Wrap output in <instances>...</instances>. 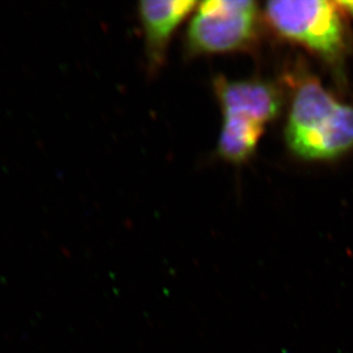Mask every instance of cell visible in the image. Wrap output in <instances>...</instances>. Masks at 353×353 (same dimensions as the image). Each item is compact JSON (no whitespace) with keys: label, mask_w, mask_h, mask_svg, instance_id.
<instances>
[{"label":"cell","mask_w":353,"mask_h":353,"mask_svg":"<svg viewBox=\"0 0 353 353\" xmlns=\"http://www.w3.org/2000/svg\"><path fill=\"white\" fill-rule=\"evenodd\" d=\"M264 127V123L246 116L223 114V126L217 148L219 154L234 163L245 161L256 149Z\"/></svg>","instance_id":"8992f818"},{"label":"cell","mask_w":353,"mask_h":353,"mask_svg":"<svg viewBox=\"0 0 353 353\" xmlns=\"http://www.w3.org/2000/svg\"><path fill=\"white\" fill-rule=\"evenodd\" d=\"M336 1H270L268 20L285 37L302 43L327 60H336L344 48L343 23Z\"/></svg>","instance_id":"7a4b0ae2"},{"label":"cell","mask_w":353,"mask_h":353,"mask_svg":"<svg viewBox=\"0 0 353 353\" xmlns=\"http://www.w3.org/2000/svg\"><path fill=\"white\" fill-rule=\"evenodd\" d=\"M214 86L223 114H241L265 125L279 114V94L270 83L217 78Z\"/></svg>","instance_id":"5b68a950"},{"label":"cell","mask_w":353,"mask_h":353,"mask_svg":"<svg viewBox=\"0 0 353 353\" xmlns=\"http://www.w3.org/2000/svg\"><path fill=\"white\" fill-rule=\"evenodd\" d=\"M256 3L210 0L198 3L185 34L189 55L223 53L250 43L255 34Z\"/></svg>","instance_id":"3957f363"},{"label":"cell","mask_w":353,"mask_h":353,"mask_svg":"<svg viewBox=\"0 0 353 353\" xmlns=\"http://www.w3.org/2000/svg\"><path fill=\"white\" fill-rule=\"evenodd\" d=\"M192 0H143L137 13L143 30L148 74H158L166 62L167 50L177 28L196 10Z\"/></svg>","instance_id":"277c9868"},{"label":"cell","mask_w":353,"mask_h":353,"mask_svg":"<svg viewBox=\"0 0 353 353\" xmlns=\"http://www.w3.org/2000/svg\"><path fill=\"white\" fill-rule=\"evenodd\" d=\"M286 141L304 159L339 157L353 148V108L340 103L318 80H302L290 108Z\"/></svg>","instance_id":"6da1fadb"},{"label":"cell","mask_w":353,"mask_h":353,"mask_svg":"<svg viewBox=\"0 0 353 353\" xmlns=\"http://www.w3.org/2000/svg\"><path fill=\"white\" fill-rule=\"evenodd\" d=\"M341 10H347L353 17V1H336Z\"/></svg>","instance_id":"52a82bcc"}]
</instances>
